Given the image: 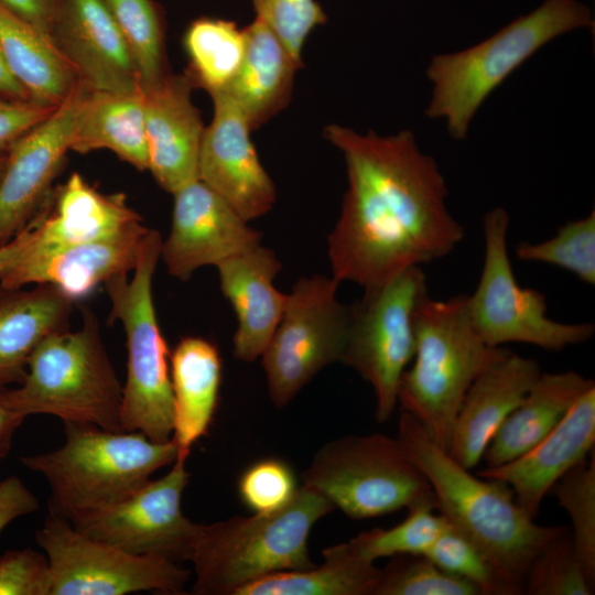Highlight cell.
<instances>
[{
  "mask_svg": "<svg viewBox=\"0 0 595 595\" xmlns=\"http://www.w3.org/2000/svg\"><path fill=\"white\" fill-rule=\"evenodd\" d=\"M324 133L343 152L348 180L327 237L332 277L375 289L455 249L463 227L446 206L436 161L413 132L361 134L333 123Z\"/></svg>",
  "mask_w": 595,
  "mask_h": 595,
  "instance_id": "6da1fadb",
  "label": "cell"
},
{
  "mask_svg": "<svg viewBox=\"0 0 595 595\" xmlns=\"http://www.w3.org/2000/svg\"><path fill=\"white\" fill-rule=\"evenodd\" d=\"M397 439L428 478L437 510L483 552L505 595L524 594L533 559L565 528L536 523L507 484L472 475L407 412Z\"/></svg>",
  "mask_w": 595,
  "mask_h": 595,
  "instance_id": "7a4b0ae2",
  "label": "cell"
},
{
  "mask_svg": "<svg viewBox=\"0 0 595 595\" xmlns=\"http://www.w3.org/2000/svg\"><path fill=\"white\" fill-rule=\"evenodd\" d=\"M413 365L402 375L398 404L447 451L457 412L474 380L508 353L489 346L469 317L467 295L428 294L414 313Z\"/></svg>",
  "mask_w": 595,
  "mask_h": 595,
  "instance_id": "3957f363",
  "label": "cell"
},
{
  "mask_svg": "<svg viewBox=\"0 0 595 595\" xmlns=\"http://www.w3.org/2000/svg\"><path fill=\"white\" fill-rule=\"evenodd\" d=\"M581 28H594L588 6L544 0L478 44L434 55L426 67L432 95L425 115L443 119L453 139H465L480 106L508 76L542 46Z\"/></svg>",
  "mask_w": 595,
  "mask_h": 595,
  "instance_id": "277c9868",
  "label": "cell"
},
{
  "mask_svg": "<svg viewBox=\"0 0 595 595\" xmlns=\"http://www.w3.org/2000/svg\"><path fill=\"white\" fill-rule=\"evenodd\" d=\"M334 509L325 497L302 485L277 511L199 524L190 559L195 572L191 593L235 595L267 575L313 567L310 532Z\"/></svg>",
  "mask_w": 595,
  "mask_h": 595,
  "instance_id": "5b68a950",
  "label": "cell"
},
{
  "mask_svg": "<svg viewBox=\"0 0 595 595\" xmlns=\"http://www.w3.org/2000/svg\"><path fill=\"white\" fill-rule=\"evenodd\" d=\"M64 430L61 447L20 461L46 478L50 511L67 520L122 501L178 455L172 439L159 443L140 432L80 423H64Z\"/></svg>",
  "mask_w": 595,
  "mask_h": 595,
  "instance_id": "8992f818",
  "label": "cell"
},
{
  "mask_svg": "<svg viewBox=\"0 0 595 595\" xmlns=\"http://www.w3.org/2000/svg\"><path fill=\"white\" fill-rule=\"evenodd\" d=\"M0 394L25 418L48 414L64 423L123 431L122 386L90 312L80 328H65L45 337L31 355L20 386L0 389Z\"/></svg>",
  "mask_w": 595,
  "mask_h": 595,
  "instance_id": "52a82bcc",
  "label": "cell"
},
{
  "mask_svg": "<svg viewBox=\"0 0 595 595\" xmlns=\"http://www.w3.org/2000/svg\"><path fill=\"white\" fill-rule=\"evenodd\" d=\"M161 246L159 231L149 229L132 277L118 274L105 282L111 305L110 318L121 322L127 338V376L120 414L122 430L143 433L159 443L172 439L174 426L169 348L152 298V279Z\"/></svg>",
  "mask_w": 595,
  "mask_h": 595,
  "instance_id": "ba28073f",
  "label": "cell"
},
{
  "mask_svg": "<svg viewBox=\"0 0 595 595\" xmlns=\"http://www.w3.org/2000/svg\"><path fill=\"white\" fill-rule=\"evenodd\" d=\"M302 479L303 486L354 520L388 515L433 496L428 478L400 441L380 433L325 443Z\"/></svg>",
  "mask_w": 595,
  "mask_h": 595,
  "instance_id": "9c48e42d",
  "label": "cell"
},
{
  "mask_svg": "<svg viewBox=\"0 0 595 595\" xmlns=\"http://www.w3.org/2000/svg\"><path fill=\"white\" fill-rule=\"evenodd\" d=\"M508 227L504 208L486 213L482 273L475 291L467 295L469 317L479 336L493 347L523 343L551 351L588 340L594 324L551 320L544 294L518 284L507 248Z\"/></svg>",
  "mask_w": 595,
  "mask_h": 595,
  "instance_id": "30bf717a",
  "label": "cell"
},
{
  "mask_svg": "<svg viewBox=\"0 0 595 595\" xmlns=\"http://www.w3.org/2000/svg\"><path fill=\"white\" fill-rule=\"evenodd\" d=\"M429 294L422 267L410 268L389 282L364 290L349 306L343 364L369 382L375 416L382 424L397 404L399 386L415 350L414 313Z\"/></svg>",
  "mask_w": 595,
  "mask_h": 595,
  "instance_id": "8fae6325",
  "label": "cell"
},
{
  "mask_svg": "<svg viewBox=\"0 0 595 595\" xmlns=\"http://www.w3.org/2000/svg\"><path fill=\"white\" fill-rule=\"evenodd\" d=\"M334 277L300 278L286 294L280 322L261 355L270 399L285 407L323 368L342 363L349 306L337 299Z\"/></svg>",
  "mask_w": 595,
  "mask_h": 595,
  "instance_id": "7c38bea8",
  "label": "cell"
},
{
  "mask_svg": "<svg viewBox=\"0 0 595 595\" xmlns=\"http://www.w3.org/2000/svg\"><path fill=\"white\" fill-rule=\"evenodd\" d=\"M35 540L51 567L50 595L183 594L190 571L155 555H136L93 539L48 513Z\"/></svg>",
  "mask_w": 595,
  "mask_h": 595,
  "instance_id": "4fadbf2b",
  "label": "cell"
},
{
  "mask_svg": "<svg viewBox=\"0 0 595 595\" xmlns=\"http://www.w3.org/2000/svg\"><path fill=\"white\" fill-rule=\"evenodd\" d=\"M188 479L185 462L176 459L167 474L122 501L68 521L87 537L131 554L190 560L199 524L181 508Z\"/></svg>",
  "mask_w": 595,
  "mask_h": 595,
  "instance_id": "5bb4252c",
  "label": "cell"
},
{
  "mask_svg": "<svg viewBox=\"0 0 595 595\" xmlns=\"http://www.w3.org/2000/svg\"><path fill=\"white\" fill-rule=\"evenodd\" d=\"M87 88L71 94L8 150L0 181V247L12 240L48 198V191L69 151L73 125Z\"/></svg>",
  "mask_w": 595,
  "mask_h": 595,
  "instance_id": "9a60e30c",
  "label": "cell"
},
{
  "mask_svg": "<svg viewBox=\"0 0 595 595\" xmlns=\"http://www.w3.org/2000/svg\"><path fill=\"white\" fill-rule=\"evenodd\" d=\"M173 196L171 229L162 240L160 259L176 279L187 281L197 269L216 267L261 244V232L201 180Z\"/></svg>",
  "mask_w": 595,
  "mask_h": 595,
  "instance_id": "2e32d148",
  "label": "cell"
},
{
  "mask_svg": "<svg viewBox=\"0 0 595 595\" xmlns=\"http://www.w3.org/2000/svg\"><path fill=\"white\" fill-rule=\"evenodd\" d=\"M212 98L214 116L202 140L198 180L250 221L272 208L275 187L250 140L245 115L226 95Z\"/></svg>",
  "mask_w": 595,
  "mask_h": 595,
  "instance_id": "e0dca14e",
  "label": "cell"
},
{
  "mask_svg": "<svg viewBox=\"0 0 595 595\" xmlns=\"http://www.w3.org/2000/svg\"><path fill=\"white\" fill-rule=\"evenodd\" d=\"M50 36L87 89L140 87L129 48L104 0H57Z\"/></svg>",
  "mask_w": 595,
  "mask_h": 595,
  "instance_id": "ac0fdd59",
  "label": "cell"
},
{
  "mask_svg": "<svg viewBox=\"0 0 595 595\" xmlns=\"http://www.w3.org/2000/svg\"><path fill=\"white\" fill-rule=\"evenodd\" d=\"M148 230L141 220L97 240L39 255L26 253L25 250L0 277V285L50 284L75 302L109 279L132 271Z\"/></svg>",
  "mask_w": 595,
  "mask_h": 595,
  "instance_id": "d6986e66",
  "label": "cell"
},
{
  "mask_svg": "<svg viewBox=\"0 0 595 595\" xmlns=\"http://www.w3.org/2000/svg\"><path fill=\"white\" fill-rule=\"evenodd\" d=\"M192 87L186 74L169 73L142 89L149 171L171 194L198 180L205 127L192 101Z\"/></svg>",
  "mask_w": 595,
  "mask_h": 595,
  "instance_id": "ffe728a7",
  "label": "cell"
},
{
  "mask_svg": "<svg viewBox=\"0 0 595 595\" xmlns=\"http://www.w3.org/2000/svg\"><path fill=\"white\" fill-rule=\"evenodd\" d=\"M595 446V387L586 390L560 423L536 446L500 466L477 475L507 484L522 510L532 519L544 496L571 468L583 463Z\"/></svg>",
  "mask_w": 595,
  "mask_h": 595,
  "instance_id": "44dd1931",
  "label": "cell"
},
{
  "mask_svg": "<svg viewBox=\"0 0 595 595\" xmlns=\"http://www.w3.org/2000/svg\"><path fill=\"white\" fill-rule=\"evenodd\" d=\"M542 374L533 358L511 350L470 385L457 412L447 453L467 469L483 458L490 440Z\"/></svg>",
  "mask_w": 595,
  "mask_h": 595,
  "instance_id": "7402d4cb",
  "label": "cell"
},
{
  "mask_svg": "<svg viewBox=\"0 0 595 595\" xmlns=\"http://www.w3.org/2000/svg\"><path fill=\"white\" fill-rule=\"evenodd\" d=\"M216 268L221 292L237 318L234 357L255 361L263 354L285 307L286 294L273 284L281 262L273 250L258 244Z\"/></svg>",
  "mask_w": 595,
  "mask_h": 595,
  "instance_id": "603a6c76",
  "label": "cell"
},
{
  "mask_svg": "<svg viewBox=\"0 0 595 595\" xmlns=\"http://www.w3.org/2000/svg\"><path fill=\"white\" fill-rule=\"evenodd\" d=\"M47 201L34 215L35 236L26 253L97 240L142 220L123 194L98 192L78 173L58 188L54 202Z\"/></svg>",
  "mask_w": 595,
  "mask_h": 595,
  "instance_id": "cb8c5ba5",
  "label": "cell"
},
{
  "mask_svg": "<svg viewBox=\"0 0 595 595\" xmlns=\"http://www.w3.org/2000/svg\"><path fill=\"white\" fill-rule=\"evenodd\" d=\"M242 30L246 40L242 63L230 84L217 94L232 100L253 131L289 104L294 74L302 64L259 18L255 17Z\"/></svg>",
  "mask_w": 595,
  "mask_h": 595,
  "instance_id": "d4e9b609",
  "label": "cell"
},
{
  "mask_svg": "<svg viewBox=\"0 0 595 595\" xmlns=\"http://www.w3.org/2000/svg\"><path fill=\"white\" fill-rule=\"evenodd\" d=\"M24 288L0 285V389L23 380L39 344L67 328L74 304L53 285Z\"/></svg>",
  "mask_w": 595,
  "mask_h": 595,
  "instance_id": "484cf974",
  "label": "cell"
},
{
  "mask_svg": "<svg viewBox=\"0 0 595 595\" xmlns=\"http://www.w3.org/2000/svg\"><path fill=\"white\" fill-rule=\"evenodd\" d=\"M170 375L174 402L172 440L178 461L186 462L193 445L212 424L219 397L221 359L209 340L187 336L175 346L170 357Z\"/></svg>",
  "mask_w": 595,
  "mask_h": 595,
  "instance_id": "4316f807",
  "label": "cell"
},
{
  "mask_svg": "<svg viewBox=\"0 0 595 595\" xmlns=\"http://www.w3.org/2000/svg\"><path fill=\"white\" fill-rule=\"evenodd\" d=\"M594 380L574 370L542 372L519 405L490 440L483 458L491 468L509 463L536 446L565 416Z\"/></svg>",
  "mask_w": 595,
  "mask_h": 595,
  "instance_id": "83f0119b",
  "label": "cell"
},
{
  "mask_svg": "<svg viewBox=\"0 0 595 595\" xmlns=\"http://www.w3.org/2000/svg\"><path fill=\"white\" fill-rule=\"evenodd\" d=\"M106 149L140 171L149 170L144 96L131 91L87 89L69 139V151L86 154Z\"/></svg>",
  "mask_w": 595,
  "mask_h": 595,
  "instance_id": "f1b7e54d",
  "label": "cell"
},
{
  "mask_svg": "<svg viewBox=\"0 0 595 595\" xmlns=\"http://www.w3.org/2000/svg\"><path fill=\"white\" fill-rule=\"evenodd\" d=\"M0 52L34 104L56 107L78 83L50 35L1 3Z\"/></svg>",
  "mask_w": 595,
  "mask_h": 595,
  "instance_id": "f546056e",
  "label": "cell"
},
{
  "mask_svg": "<svg viewBox=\"0 0 595 595\" xmlns=\"http://www.w3.org/2000/svg\"><path fill=\"white\" fill-rule=\"evenodd\" d=\"M324 562L244 585L235 595H375L380 569L348 540L323 550Z\"/></svg>",
  "mask_w": 595,
  "mask_h": 595,
  "instance_id": "4dcf8cb0",
  "label": "cell"
},
{
  "mask_svg": "<svg viewBox=\"0 0 595 595\" xmlns=\"http://www.w3.org/2000/svg\"><path fill=\"white\" fill-rule=\"evenodd\" d=\"M186 72L193 86L210 96L223 91L236 76L244 58V30L230 20L199 18L185 31Z\"/></svg>",
  "mask_w": 595,
  "mask_h": 595,
  "instance_id": "1f68e13d",
  "label": "cell"
},
{
  "mask_svg": "<svg viewBox=\"0 0 595 595\" xmlns=\"http://www.w3.org/2000/svg\"><path fill=\"white\" fill-rule=\"evenodd\" d=\"M133 60L142 89L169 72L164 55L163 15L154 0H104Z\"/></svg>",
  "mask_w": 595,
  "mask_h": 595,
  "instance_id": "d6a6232c",
  "label": "cell"
},
{
  "mask_svg": "<svg viewBox=\"0 0 595 595\" xmlns=\"http://www.w3.org/2000/svg\"><path fill=\"white\" fill-rule=\"evenodd\" d=\"M408 516L389 529L374 528L350 539L356 550L374 561L398 554H423L448 526L437 510L435 496L409 506Z\"/></svg>",
  "mask_w": 595,
  "mask_h": 595,
  "instance_id": "836d02e7",
  "label": "cell"
},
{
  "mask_svg": "<svg viewBox=\"0 0 595 595\" xmlns=\"http://www.w3.org/2000/svg\"><path fill=\"white\" fill-rule=\"evenodd\" d=\"M572 523V541L583 574L595 589V455L574 466L551 488Z\"/></svg>",
  "mask_w": 595,
  "mask_h": 595,
  "instance_id": "e575fe53",
  "label": "cell"
},
{
  "mask_svg": "<svg viewBox=\"0 0 595 595\" xmlns=\"http://www.w3.org/2000/svg\"><path fill=\"white\" fill-rule=\"evenodd\" d=\"M516 257L523 261L552 264L575 274L587 284L595 283V210L571 220L541 242H520Z\"/></svg>",
  "mask_w": 595,
  "mask_h": 595,
  "instance_id": "d590c367",
  "label": "cell"
},
{
  "mask_svg": "<svg viewBox=\"0 0 595 595\" xmlns=\"http://www.w3.org/2000/svg\"><path fill=\"white\" fill-rule=\"evenodd\" d=\"M375 595H482L470 582L451 575L424 554H398L380 569Z\"/></svg>",
  "mask_w": 595,
  "mask_h": 595,
  "instance_id": "8d00e7d4",
  "label": "cell"
},
{
  "mask_svg": "<svg viewBox=\"0 0 595 595\" xmlns=\"http://www.w3.org/2000/svg\"><path fill=\"white\" fill-rule=\"evenodd\" d=\"M524 594H594L583 574L569 529L565 528L536 555L527 574Z\"/></svg>",
  "mask_w": 595,
  "mask_h": 595,
  "instance_id": "74e56055",
  "label": "cell"
},
{
  "mask_svg": "<svg viewBox=\"0 0 595 595\" xmlns=\"http://www.w3.org/2000/svg\"><path fill=\"white\" fill-rule=\"evenodd\" d=\"M423 554L444 572L477 586L482 595H505L498 576L483 552L450 521Z\"/></svg>",
  "mask_w": 595,
  "mask_h": 595,
  "instance_id": "f35d334b",
  "label": "cell"
},
{
  "mask_svg": "<svg viewBox=\"0 0 595 595\" xmlns=\"http://www.w3.org/2000/svg\"><path fill=\"white\" fill-rule=\"evenodd\" d=\"M300 487L288 463L269 457L255 462L244 470L238 480V495L255 513H269L286 506Z\"/></svg>",
  "mask_w": 595,
  "mask_h": 595,
  "instance_id": "ab89813d",
  "label": "cell"
},
{
  "mask_svg": "<svg viewBox=\"0 0 595 595\" xmlns=\"http://www.w3.org/2000/svg\"><path fill=\"white\" fill-rule=\"evenodd\" d=\"M256 17L280 39L292 57L302 64V50L310 33L326 22L315 0H250Z\"/></svg>",
  "mask_w": 595,
  "mask_h": 595,
  "instance_id": "60d3db41",
  "label": "cell"
},
{
  "mask_svg": "<svg viewBox=\"0 0 595 595\" xmlns=\"http://www.w3.org/2000/svg\"><path fill=\"white\" fill-rule=\"evenodd\" d=\"M51 567L46 554L26 548L0 556V595H50Z\"/></svg>",
  "mask_w": 595,
  "mask_h": 595,
  "instance_id": "b9f144b4",
  "label": "cell"
},
{
  "mask_svg": "<svg viewBox=\"0 0 595 595\" xmlns=\"http://www.w3.org/2000/svg\"><path fill=\"white\" fill-rule=\"evenodd\" d=\"M54 108L28 100L0 99V152L8 151L20 137L43 121Z\"/></svg>",
  "mask_w": 595,
  "mask_h": 595,
  "instance_id": "7bdbcfd3",
  "label": "cell"
},
{
  "mask_svg": "<svg viewBox=\"0 0 595 595\" xmlns=\"http://www.w3.org/2000/svg\"><path fill=\"white\" fill-rule=\"evenodd\" d=\"M40 505L36 497L15 475L0 482V532L21 516L35 512Z\"/></svg>",
  "mask_w": 595,
  "mask_h": 595,
  "instance_id": "ee69618b",
  "label": "cell"
},
{
  "mask_svg": "<svg viewBox=\"0 0 595 595\" xmlns=\"http://www.w3.org/2000/svg\"><path fill=\"white\" fill-rule=\"evenodd\" d=\"M56 1L0 0V3L50 35Z\"/></svg>",
  "mask_w": 595,
  "mask_h": 595,
  "instance_id": "f6af8a7d",
  "label": "cell"
},
{
  "mask_svg": "<svg viewBox=\"0 0 595 595\" xmlns=\"http://www.w3.org/2000/svg\"><path fill=\"white\" fill-rule=\"evenodd\" d=\"M35 235V220L28 225L8 244L0 247V277L22 257Z\"/></svg>",
  "mask_w": 595,
  "mask_h": 595,
  "instance_id": "bcb514c9",
  "label": "cell"
},
{
  "mask_svg": "<svg viewBox=\"0 0 595 595\" xmlns=\"http://www.w3.org/2000/svg\"><path fill=\"white\" fill-rule=\"evenodd\" d=\"M25 416L10 408L0 394V459L10 452L13 436Z\"/></svg>",
  "mask_w": 595,
  "mask_h": 595,
  "instance_id": "7dc6e473",
  "label": "cell"
},
{
  "mask_svg": "<svg viewBox=\"0 0 595 595\" xmlns=\"http://www.w3.org/2000/svg\"><path fill=\"white\" fill-rule=\"evenodd\" d=\"M0 94L6 99L11 100H28L29 96L23 89V87L18 83L9 71L2 54L0 52Z\"/></svg>",
  "mask_w": 595,
  "mask_h": 595,
  "instance_id": "c3c4849f",
  "label": "cell"
},
{
  "mask_svg": "<svg viewBox=\"0 0 595 595\" xmlns=\"http://www.w3.org/2000/svg\"><path fill=\"white\" fill-rule=\"evenodd\" d=\"M7 153L8 151L0 152V181H1L4 167H6V163H7Z\"/></svg>",
  "mask_w": 595,
  "mask_h": 595,
  "instance_id": "681fc988",
  "label": "cell"
},
{
  "mask_svg": "<svg viewBox=\"0 0 595 595\" xmlns=\"http://www.w3.org/2000/svg\"><path fill=\"white\" fill-rule=\"evenodd\" d=\"M0 99H6V98L0 94Z\"/></svg>",
  "mask_w": 595,
  "mask_h": 595,
  "instance_id": "f907efd6",
  "label": "cell"
}]
</instances>
